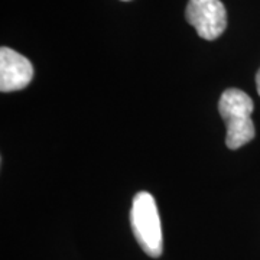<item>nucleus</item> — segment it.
Listing matches in <instances>:
<instances>
[{"label":"nucleus","mask_w":260,"mask_h":260,"mask_svg":"<svg viewBox=\"0 0 260 260\" xmlns=\"http://www.w3.org/2000/svg\"><path fill=\"white\" fill-rule=\"evenodd\" d=\"M256 87H257V93L260 95V70L257 71V74H256Z\"/></svg>","instance_id":"obj_5"},{"label":"nucleus","mask_w":260,"mask_h":260,"mask_svg":"<svg viewBox=\"0 0 260 260\" xmlns=\"http://www.w3.org/2000/svg\"><path fill=\"white\" fill-rule=\"evenodd\" d=\"M130 223L142 250L150 257H159L164 250L162 227L156 203L149 192H138L133 198Z\"/></svg>","instance_id":"obj_2"},{"label":"nucleus","mask_w":260,"mask_h":260,"mask_svg":"<svg viewBox=\"0 0 260 260\" xmlns=\"http://www.w3.org/2000/svg\"><path fill=\"white\" fill-rule=\"evenodd\" d=\"M253 102L242 90H225L218 102V113L227 126L225 145L229 149H239L254 138V124L251 120Z\"/></svg>","instance_id":"obj_1"},{"label":"nucleus","mask_w":260,"mask_h":260,"mask_svg":"<svg viewBox=\"0 0 260 260\" xmlns=\"http://www.w3.org/2000/svg\"><path fill=\"white\" fill-rule=\"evenodd\" d=\"M123 2H129V0H123Z\"/></svg>","instance_id":"obj_6"},{"label":"nucleus","mask_w":260,"mask_h":260,"mask_svg":"<svg viewBox=\"0 0 260 260\" xmlns=\"http://www.w3.org/2000/svg\"><path fill=\"white\" fill-rule=\"evenodd\" d=\"M185 18L203 39L214 41L227 28V10L220 0H189Z\"/></svg>","instance_id":"obj_3"},{"label":"nucleus","mask_w":260,"mask_h":260,"mask_svg":"<svg viewBox=\"0 0 260 260\" xmlns=\"http://www.w3.org/2000/svg\"><path fill=\"white\" fill-rule=\"evenodd\" d=\"M34 77V68L26 56L8 47L0 49V91L10 93L28 87Z\"/></svg>","instance_id":"obj_4"}]
</instances>
